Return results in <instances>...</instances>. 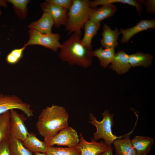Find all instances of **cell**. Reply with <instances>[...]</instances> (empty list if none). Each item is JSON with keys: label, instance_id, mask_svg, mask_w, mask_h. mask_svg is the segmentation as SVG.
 <instances>
[{"label": "cell", "instance_id": "6da1fadb", "mask_svg": "<svg viewBox=\"0 0 155 155\" xmlns=\"http://www.w3.org/2000/svg\"><path fill=\"white\" fill-rule=\"evenodd\" d=\"M69 115L63 107L53 104L43 109L40 114L36 127L44 140L57 134L68 126Z\"/></svg>", "mask_w": 155, "mask_h": 155}, {"label": "cell", "instance_id": "7a4b0ae2", "mask_svg": "<svg viewBox=\"0 0 155 155\" xmlns=\"http://www.w3.org/2000/svg\"><path fill=\"white\" fill-rule=\"evenodd\" d=\"M81 34L74 32L62 44L59 56L63 61L71 65L76 64L86 68L91 66L93 57L92 46L84 45Z\"/></svg>", "mask_w": 155, "mask_h": 155}, {"label": "cell", "instance_id": "3957f363", "mask_svg": "<svg viewBox=\"0 0 155 155\" xmlns=\"http://www.w3.org/2000/svg\"><path fill=\"white\" fill-rule=\"evenodd\" d=\"M90 2L88 0H73L68 10L65 25V29L68 34L75 32L81 34V29L95 9L90 7Z\"/></svg>", "mask_w": 155, "mask_h": 155}, {"label": "cell", "instance_id": "277c9868", "mask_svg": "<svg viewBox=\"0 0 155 155\" xmlns=\"http://www.w3.org/2000/svg\"><path fill=\"white\" fill-rule=\"evenodd\" d=\"M113 115L109 113L108 110H105L102 114V120L99 121L93 114L90 113L89 119L90 120L89 122L95 126L96 129V131L94 133L93 140L97 141L103 139L106 144L111 146L115 140L121 138L113 135L112 132V127L114 124Z\"/></svg>", "mask_w": 155, "mask_h": 155}, {"label": "cell", "instance_id": "5b68a950", "mask_svg": "<svg viewBox=\"0 0 155 155\" xmlns=\"http://www.w3.org/2000/svg\"><path fill=\"white\" fill-rule=\"evenodd\" d=\"M28 33L29 40L24 44L26 46L39 45L57 52L58 49L62 46L59 41L60 35L59 34L52 32L49 34H42L32 29H30Z\"/></svg>", "mask_w": 155, "mask_h": 155}, {"label": "cell", "instance_id": "8992f818", "mask_svg": "<svg viewBox=\"0 0 155 155\" xmlns=\"http://www.w3.org/2000/svg\"><path fill=\"white\" fill-rule=\"evenodd\" d=\"M48 147L54 145L77 148L79 142V136L76 131L68 126L60 130L53 137L44 141Z\"/></svg>", "mask_w": 155, "mask_h": 155}, {"label": "cell", "instance_id": "52a82bcc", "mask_svg": "<svg viewBox=\"0 0 155 155\" xmlns=\"http://www.w3.org/2000/svg\"><path fill=\"white\" fill-rule=\"evenodd\" d=\"M30 105L24 102L17 96L0 94V114L13 109H18L22 111L28 117L34 115Z\"/></svg>", "mask_w": 155, "mask_h": 155}, {"label": "cell", "instance_id": "ba28073f", "mask_svg": "<svg viewBox=\"0 0 155 155\" xmlns=\"http://www.w3.org/2000/svg\"><path fill=\"white\" fill-rule=\"evenodd\" d=\"M9 131L10 136L23 142L29 132L25 124L27 118L23 113L20 114L15 110L10 111Z\"/></svg>", "mask_w": 155, "mask_h": 155}, {"label": "cell", "instance_id": "9c48e42d", "mask_svg": "<svg viewBox=\"0 0 155 155\" xmlns=\"http://www.w3.org/2000/svg\"><path fill=\"white\" fill-rule=\"evenodd\" d=\"M40 5L43 12L48 13L51 16L55 27L59 28L62 25L65 26L68 18V10L46 1L41 3Z\"/></svg>", "mask_w": 155, "mask_h": 155}, {"label": "cell", "instance_id": "30bf717a", "mask_svg": "<svg viewBox=\"0 0 155 155\" xmlns=\"http://www.w3.org/2000/svg\"><path fill=\"white\" fill-rule=\"evenodd\" d=\"M79 142L77 148L81 155H98L105 151L108 146L103 141L98 142L91 139L90 142L86 141L82 133L80 135Z\"/></svg>", "mask_w": 155, "mask_h": 155}, {"label": "cell", "instance_id": "8fae6325", "mask_svg": "<svg viewBox=\"0 0 155 155\" xmlns=\"http://www.w3.org/2000/svg\"><path fill=\"white\" fill-rule=\"evenodd\" d=\"M155 28V20H141L134 26L126 29L121 28L119 31L120 34L122 36L121 42L122 43H127L129 40L135 35L142 31L149 29Z\"/></svg>", "mask_w": 155, "mask_h": 155}, {"label": "cell", "instance_id": "7c38bea8", "mask_svg": "<svg viewBox=\"0 0 155 155\" xmlns=\"http://www.w3.org/2000/svg\"><path fill=\"white\" fill-rule=\"evenodd\" d=\"M109 67L119 75L127 72L131 68L129 62V55L123 50L115 53Z\"/></svg>", "mask_w": 155, "mask_h": 155}, {"label": "cell", "instance_id": "4fadbf2b", "mask_svg": "<svg viewBox=\"0 0 155 155\" xmlns=\"http://www.w3.org/2000/svg\"><path fill=\"white\" fill-rule=\"evenodd\" d=\"M120 34L117 28L112 30L108 25L104 24L100 40L102 47L104 49L116 48L118 45V40Z\"/></svg>", "mask_w": 155, "mask_h": 155}, {"label": "cell", "instance_id": "5bb4252c", "mask_svg": "<svg viewBox=\"0 0 155 155\" xmlns=\"http://www.w3.org/2000/svg\"><path fill=\"white\" fill-rule=\"evenodd\" d=\"M132 145L136 155H146L150 152L154 140L148 136H135L131 140Z\"/></svg>", "mask_w": 155, "mask_h": 155}, {"label": "cell", "instance_id": "9a60e30c", "mask_svg": "<svg viewBox=\"0 0 155 155\" xmlns=\"http://www.w3.org/2000/svg\"><path fill=\"white\" fill-rule=\"evenodd\" d=\"M53 25L54 21L51 15L48 13L43 12L40 19L31 23L28 27L41 33L49 34L52 32L51 29Z\"/></svg>", "mask_w": 155, "mask_h": 155}, {"label": "cell", "instance_id": "2e32d148", "mask_svg": "<svg viewBox=\"0 0 155 155\" xmlns=\"http://www.w3.org/2000/svg\"><path fill=\"white\" fill-rule=\"evenodd\" d=\"M123 136L122 139H117L113 143L115 155H136L129 134Z\"/></svg>", "mask_w": 155, "mask_h": 155}, {"label": "cell", "instance_id": "e0dca14e", "mask_svg": "<svg viewBox=\"0 0 155 155\" xmlns=\"http://www.w3.org/2000/svg\"><path fill=\"white\" fill-rule=\"evenodd\" d=\"M24 146L32 153L45 154L48 148L44 141L40 140L32 132L29 133L26 139L22 142Z\"/></svg>", "mask_w": 155, "mask_h": 155}, {"label": "cell", "instance_id": "ac0fdd59", "mask_svg": "<svg viewBox=\"0 0 155 155\" xmlns=\"http://www.w3.org/2000/svg\"><path fill=\"white\" fill-rule=\"evenodd\" d=\"M117 9V7L113 4L103 5L97 9H95L89 20L96 23H100L104 19L113 16Z\"/></svg>", "mask_w": 155, "mask_h": 155}, {"label": "cell", "instance_id": "d6986e66", "mask_svg": "<svg viewBox=\"0 0 155 155\" xmlns=\"http://www.w3.org/2000/svg\"><path fill=\"white\" fill-rule=\"evenodd\" d=\"M153 58L150 54L139 52L129 55V62L131 67L142 66L147 67L152 64Z\"/></svg>", "mask_w": 155, "mask_h": 155}, {"label": "cell", "instance_id": "ffe728a7", "mask_svg": "<svg viewBox=\"0 0 155 155\" xmlns=\"http://www.w3.org/2000/svg\"><path fill=\"white\" fill-rule=\"evenodd\" d=\"M115 53V49L108 48L103 49L102 46L92 52L93 57L98 59L100 65L103 67H106L111 63Z\"/></svg>", "mask_w": 155, "mask_h": 155}, {"label": "cell", "instance_id": "44dd1931", "mask_svg": "<svg viewBox=\"0 0 155 155\" xmlns=\"http://www.w3.org/2000/svg\"><path fill=\"white\" fill-rule=\"evenodd\" d=\"M119 3L128 4L135 7L140 15L142 10V4L140 0H95L90 1V7L92 8L96 7L100 5H104L108 4Z\"/></svg>", "mask_w": 155, "mask_h": 155}, {"label": "cell", "instance_id": "7402d4cb", "mask_svg": "<svg viewBox=\"0 0 155 155\" xmlns=\"http://www.w3.org/2000/svg\"><path fill=\"white\" fill-rule=\"evenodd\" d=\"M100 26V23H96L88 20L84 24V34L81 40L82 43L88 46H92L91 43L92 39L96 34Z\"/></svg>", "mask_w": 155, "mask_h": 155}, {"label": "cell", "instance_id": "603a6c76", "mask_svg": "<svg viewBox=\"0 0 155 155\" xmlns=\"http://www.w3.org/2000/svg\"><path fill=\"white\" fill-rule=\"evenodd\" d=\"M10 118V111L0 114V144L3 140H9Z\"/></svg>", "mask_w": 155, "mask_h": 155}, {"label": "cell", "instance_id": "cb8c5ba5", "mask_svg": "<svg viewBox=\"0 0 155 155\" xmlns=\"http://www.w3.org/2000/svg\"><path fill=\"white\" fill-rule=\"evenodd\" d=\"M9 143L11 155H34L22 142L14 137L10 136Z\"/></svg>", "mask_w": 155, "mask_h": 155}, {"label": "cell", "instance_id": "d4e9b609", "mask_svg": "<svg viewBox=\"0 0 155 155\" xmlns=\"http://www.w3.org/2000/svg\"><path fill=\"white\" fill-rule=\"evenodd\" d=\"M46 155H81L77 148L48 147Z\"/></svg>", "mask_w": 155, "mask_h": 155}, {"label": "cell", "instance_id": "484cf974", "mask_svg": "<svg viewBox=\"0 0 155 155\" xmlns=\"http://www.w3.org/2000/svg\"><path fill=\"white\" fill-rule=\"evenodd\" d=\"M29 0H8L7 3L13 5L15 13L21 20L25 19L27 15V5L30 2Z\"/></svg>", "mask_w": 155, "mask_h": 155}, {"label": "cell", "instance_id": "4316f807", "mask_svg": "<svg viewBox=\"0 0 155 155\" xmlns=\"http://www.w3.org/2000/svg\"><path fill=\"white\" fill-rule=\"evenodd\" d=\"M46 1L56 5L68 10L71 6L73 0H46Z\"/></svg>", "mask_w": 155, "mask_h": 155}, {"label": "cell", "instance_id": "83f0119b", "mask_svg": "<svg viewBox=\"0 0 155 155\" xmlns=\"http://www.w3.org/2000/svg\"><path fill=\"white\" fill-rule=\"evenodd\" d=\"M142 4L146 7L147 11L154 14L155 13V1L154 0H140Z\"/></svg>", "mask_w": 155, "mask_h": 155}, {"label": "cell", "instance_id": "f1b7e54d", "mask_svg": "<svg viewBox=\"0 0 155 155\" xmlns=\"http://www.w3.org/2000/svg\"><path fill=\"white\" fill-rule=\"evenodd\" d=\"M0 155H11L9 140H4L0 144Z\"/></svg>", "mask_w": 155, "mask_h": 155}, {"label": "cell", "instance_id": "f546056e", "mask_svg": "<svg viewBox=\"0 0 155 155\" xmlns=\"http://www.w3.org/2000/svg\"><path fill=\"white\" fill-rule=\"evenodd\" d=\"M26 46L24 44L22 48L14 49L12 50L10 53L19 61L22 58L23 52Z\"/></svg>", "mask_w": 155, "mask_h": 155}, {"label": "cell", "instance_id": "4dcf8cb0", "mask_svg": "<svg viewBox=\"0 0 155 155\" xmlns=\"http://www.w3.org/2000/svg\"><path fill=\"white\" fill-rule=\"evenodd\" d=\"M6 61L7 63L10 64L17 63L19 60L14 57L10 52L6 57Z\"/></svg>", "mask_w": 155, "mask_h": 155}, {"label": "cell", "instance_id": "1f68e13d", "mask_svg": "<svg viewBox=\"0 0 155 155\" xmlns=\"http://www.w3.org/2000/svg\"><path fill=\"white\" fill-rule=\"evenodd\" d=\"M113 150L112 146H108V148L105 151L98 155H113Z\"/></svg>", "mask_w": 155, "mask_h": 155}, {"label": "cell", "instance_id": "d6a6232c", "mask_svg": "<svg viewBox=\"0 0 155 155\" xmlns=\"http://www.w3.org/2000/svg\"><path fill=\"white\" fill-rule=\"evenodd\" d=\"M7 0H0V7H6L7 6Z\"/></svg>", "mask_w": 155, "mask_h": 155}, {"label": "cell", "instance_id": "836d02e7", "mask_svg": "<svg viewBox=\"0 0 155 155\" xmlns=\"http://www.w3.org/2000/svg\"><path fill=\"white\" fill-rule=\"evenodd\" d=\"M34 155H46V154L44 153H36L34 154Z\"/></svg>", "mask_w": 155, "mask_h": 155}, {"label": "cell", "instance_id": "e575fe53", "mask_svg": "<svg viewBox=\"0 0 155 155\" xmlns=\"http://www.w3.org/2000/svg\"><path fill=\"white\" fill-rule=\"evenodd\" d=\"M1 14H2V12H1V10L0 8V16L1 15Z\"/></svg>", "mask_w": 155, "mask_h": 155}, {"label": "cell", "instance_id": "d590c367", "mask_svg": "<svg viewBox=\"0 0 155 155\" xmlns=\"http://www.w3.org/2000/svg\"><path fill=\"white\" fill-rule=\"evenodd\" d=\"M1 53V52H0V54Z\"/></svg>", "mask_w": 155, "mask_h": 155}]
</instances>
